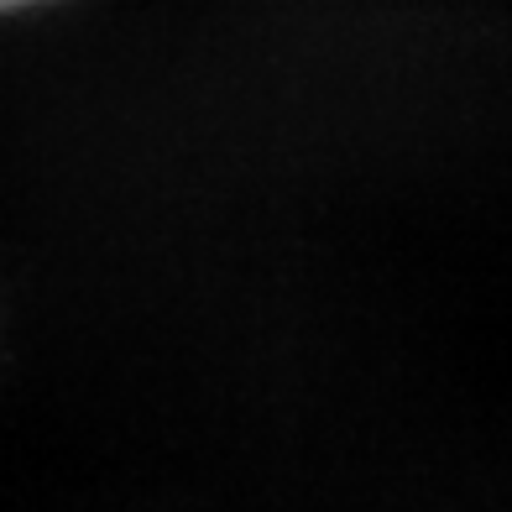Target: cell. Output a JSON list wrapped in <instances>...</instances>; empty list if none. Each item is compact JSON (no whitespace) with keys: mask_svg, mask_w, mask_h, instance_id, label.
<instances>
[{"mask_svg":"<svg viewBox=\"0 0 512 512\" xmlns=\"http://www.w3.org/2000/svg\"><path fill=\"white\" fill-rule=\"evenodd\" d=\"M32 6H48V0H0V11H32Z\"/></svg>","mask_w":512,"mask_h":512,"instance_id":"cell-1","label":"cell"}]
</instances>
